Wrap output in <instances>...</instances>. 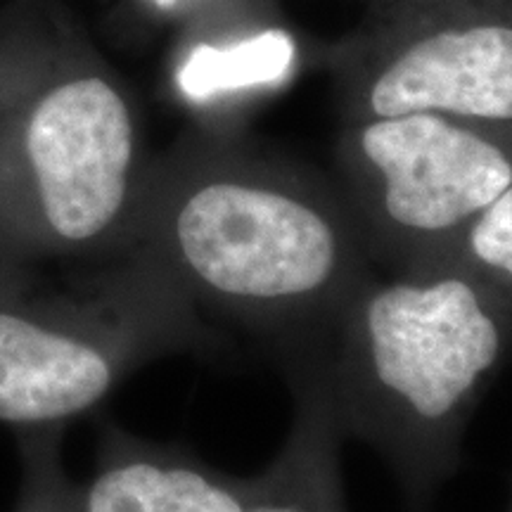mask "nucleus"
Listing matches in <instances>:
<instances>
[{
	"label": "nucleus",
	"instance_id": "1",
	"mask_svg": "<svg viewBox=\"0 0 512 512\" xmlns=\"http://www.w3.org/2000/svg\"><path fill=\"white\" fill-rule=\"evenodd\" d=\"M121 256L275 349L316 330L377 271L337 181L223 136L147 169Z\"/></svg>",
	"mask_w": 512,
	"mask_h": 512
},
{
	"label": "nucleus",
	"instance_id": "2",
	"mask_svg": "<svg viewBox=\"0 0 512 512\" xmlns=\"http://www.w3.org/2000/svg\"><path fill=\"white\" fill-rule=\"evenodd\" d=\"M486 273L465 259L373 271L328 320L275 351L339 432L408 470L444 467L503 351Z\"/></svg>",
	"mask_w": 512,
	"mask_h": 512
},
{
	"label": "nucleus",
	"instance_id": "3",
	"mask_svg": "<svg viewBox=\"0 0 512 512\" xmlns=\"http://www.w3.org/2000/svg\"><path fill=\"white\" fill-rule=\"evenodd\" d=\"M147 169L138 112L110 74L0 81V292L41 261L119 259Z\"/></svg>",
	"mask_w": 512,
	"mask_h": 512
},
{
	"label": "nucleus",
	"instance_id": "4",
	"mask_svg": "<svg viewBox=\"0 0 512 512\" xmlns=\"http://www.w3.org/2000/svg\"><path fill=\"white\" fill-rule=\"evenodd\" d=\"M211 342L190 299L131 256L48 297L15 285L0 292V422L64 427L152 358Z\"/></svg>",
	"mask_w": 512,
	"mask_h": 512
},
{
	"label": "nucleus",
	"instance_id": "5",
	"mask_svg": "<svg viewBox=\"0 0 512 512\" xmlns=\"http://www.w3.org/2000/svg\"><path fill=\"white\" fill-rule=\"evenodd\" d=\"M482 126L441 114L347 121L335 181L377 268L460 259L467 228L512 185V159Z\"/></svg>",
	"mask_w": 512,
	"mask_h": 512
},
{
	"label": "nucleus",
	"instance_id": "6",
	"mask_svg": "<svg viewBox=\"0 0 512 512\" xmlns=\"http://www.w3.org/2000/svg\"><path fill=\"white\" fill-rule=\"evenodd\" d=\"M347 121L441 114L472 124L512 121V27L415 17L344 79Z\"/></svg>",
	"mask_w": 512,
	"mask_h": 512
},
{
	"label": "nucleus",
	"instance_id": "7",
	"mask_svg": "<svg viewBox=\"0 0 512 512\" xmlns=\"http://www.w3.org/2000/svg\"><path fill=\"white\" fill-rule=\"evenodd\" d=\"M228 482L195 460L121 430L102 439L98 475L79 512H247Z\"/></svg>",
	"mask_w": 512,
	"mask_h": 512
},
{
	"label": "nucleus",
	"instance_id": "8",
	"mask_svg": "<svg viewBox=\"0 0 512 512\" xmlns=\"http://www.w3.org/2000/svg\"><path fill=\"white\" fill-rule=\"evenodd\" d=\"M297 62L290 31L261 29L228 43H202L178 72V86L188 98L207 100L249 93L285 81Z\"/></svg>",
	"mask_w": 512,
	"mask_h": 512
},
{
	"label": "nucleus",
	"instance_id": "9",
	"mask_svg": "<svg viewBox=\"0 0 512 512\" xmlns=\"http://www.w3.org/2000/svg\"><path fill=\"white\" fill-rule=\"evenodd\" d=\"M62 427L24 432V508L19 512H69L67 482L60 470Z\"/></svg>",
	"mask_w": 512,
	"mask_h": 512
},
{
	"label": "nucleus",
	"instance_id": "10",
	"mask_svg": "<svg viewBox=\"0 0 512 512\" xmlns=\"http://www.w3.org/2000/svg\"><path fill=\"white\" fill-rule=\"evenodd\" d=\"M460 259L477 271L501 275L512 283V185L467 228Z\"/></svg>",
	"mask_w": 512,
	"mask_h": 512
},
{
	"label": "nucleus",
	"instance_id": "11",
	"mask_svg": "<svg viewBox=\"0 0 512 512\" xmlns=\"http://www.w3.org/2000/svg\"><path fill=\"white\" fill-rule=\"evenodd\" d=\"M247 512H304V510L297 508V505H292L290 501H285V503L264 501L261 505H256V508H252V505H249Z\"/></svg>",
	"mask_w": 512,
	"mask_h": 512
},
{
	"label": "nucleus",
	"instance_id": "12",
	"mask_svg": "<svg viewBox=\"0 0 512 512\" xmlns=\"http://www.w3.org/2000/svg\"><path fill=\"white\" fill-rule=\"evenodd\" d=\"M159 3H174V0H159Z\"/></svg>",
	"mask_w": 512,
	"mask_h": 512
}]
</instances>
